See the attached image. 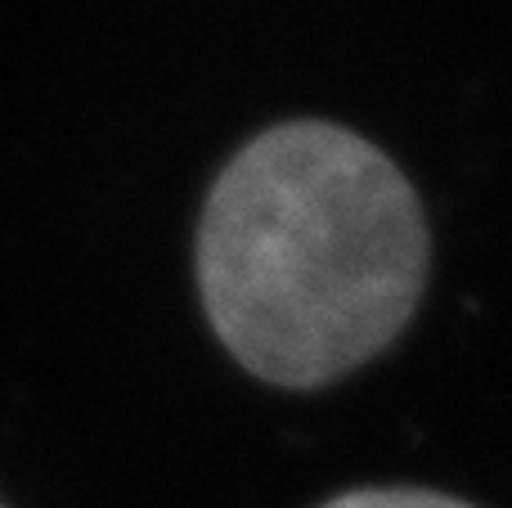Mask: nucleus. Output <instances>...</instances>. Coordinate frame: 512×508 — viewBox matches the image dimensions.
I'll use <instances>...</instances> for the list:
<instances>
[{"instance_id":"f257e3e1","label":"nucleus","mask_w":512,"mask_h":508,"mask_svg":"<svg viewBox=\"0 0 512 508\" xmlns=\"http://www.w3.org/2000/svg\"><path fill=\"white\" fill-rule=\"evenodd\" d=\"M427 284L414 185L333 122H283L216 176L198 225V288L248 374L319 387L400 338Z\"/></svg>"},{"instance_id":"f03ea898","label":"nucleus","mask_w":512,"mask_h":508,"mask_svg":"<svg viewBox=\"0 0 512 508\" xmlns=\"http://www.w3.org/2000/svg\"><path fill=\"white\" fill-rule=\"evenodd\" d=\"M324 508H472V504H459L436 491H351L328 500Z\"/></svg>"}]
</instances>
